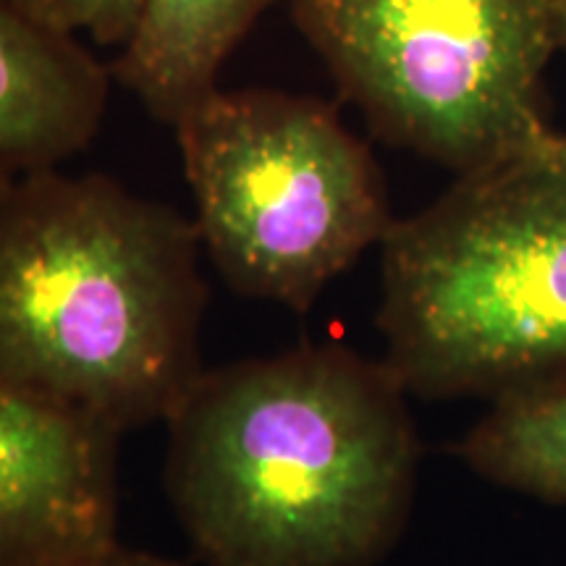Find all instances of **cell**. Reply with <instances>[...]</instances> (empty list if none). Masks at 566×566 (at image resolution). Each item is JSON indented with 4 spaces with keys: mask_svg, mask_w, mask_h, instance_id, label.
Masks as SVG:
<instances>
[{
    "mask_svg": "<svg viewBox=\"0 0 566 566\" xmlns=\"http://www.w3.org/2000/svg\"><path fill=\"white\" fill-rule=\"evenodd\" d=\"M384 359L302 344L202 370L168 415L166 491L208 566H375L415 506L422 443Z\"/></svg>",
    "mask_w": 566,
    "mask_h": 566,
    "instance_id": "obj_1",
    "label": "cell"
},
{
    "mask_svg": "<svg viewBox=\"0 0 566 566\" xmlns=\"http://www.w3.org/2000/svg\"><path fill=\"white\" fill-rule=\"evenodd\" d=\"M200 233L105 174L0 187V386L124 436L202 375Z\"/></svg>",
    "mask_w": 566,
    "mask_h": 566,
    "instance_id": "obj_2",
    "label": "cell"
},
{
    "mask_svg": "<svg viewBox=\"0 0 566 566\" xmlns=\"http://www.w3.org/2000/svg\"><path fill=\"white\" fill-rule=\"evenodd\" d=\"M384 363L424 401L566 384V147L457 176L380 242Z\"/></svg>",
    "mask_w": 566,
    "mask_h": 566,
    "instance_id": "obj_3",
    "label": "cell"
},
{
    "mask_svg": "<svg viewBox=\"0 0 566 566\" xmlns=\"http://www.w3.org/2000/svg\"><path fill=\"white\" fill-rule=\"evenodd\" d=\"M344 101L386 145L457 176L562 139L546 69L562 51L548 0H289Z\"/></svg>",
    "mask_w": 566,
    "mask_h": 566,
    "instance_id": "obj_4",
    "label": "cell"
},
{
    "mask_svg": "<svg viewBox=\"0 0 566 566\" xmlns=\"http://www.w3.org/2000/svg\"><path fill=\"white\" fill-rule=\"evenodd\" d=\"M174 129L200 242L250 300L307 313L396 221L370 147L317 97L218 87Z\"/></svg>",
    "mask_w": 566,
    "mask_h": 566,
    "instance_id": "obj_5",
    "label": "cell"
},
{
    "mask_svg": "<svg viewBox=\"0 0 566 566\" xmlns=\"http://www.w3.org/2000/svg\"><path fill=\"white\" fill-rule=\"evenodd\" d=\"M118 441L0 386V566H61L118 546Z\"/></svg>",
    "mask_w": 566,
    "mask_h": 566,
    "instance_id": "obj_6",
    "label": "cell"
},
{
    "mask_svg": "<svg viewBox=\"0 0 566 566\" xmlns=\"http://www.w3.org/2000/svg\"><path fill=\"white\" fill-rule=\"evenodd\" d=\"M111 66L0 0V187L59 168L101 132Z\"/></svg>",
    "mask_w": 566,
    "mask_h": 566,
    "instance_id": "obj_7",
    "label": "cell"
},
{
    "mask_svg": "<svg viewBox=\"0 0 566 566\" xmlns=\"http://www.w3.org/2000/svg\"><path fill=\"white\" fill-rule=\"evenodd\" d=\"M275 0H145L111 74L158 122L176 126L221 84L223 63Z\"/></svg>",
    "mask_w": 566,
    "mask_h": 566,
    "instance_id": "obj_8",
    "label": "cell"
},
{
    "mask_svg": "<svg viewBox=\"0 0 566 566\" xmlns=\"http://www.w3.org/2000/svg\"><path fill=\"white\" fill-rule=\"evenodd\" d=\"M457 457L488 483L566 504V384L493 401Z\"/></svg>",
    "mask_w": 566,
    "mask_h": 566,
    "instance_id": "obj_9",
    "label": "cell"
},
{
    "mask_svg": "<svg viewBox=\"0 0 566 566\" xmlns=\"http://www.w3.org/2000/svg\"><path fill=\"white\" fill-rule=\"evenodd\" d=\"M48 30L76 38L84 32L103 48H124L137 34L145 0H13Z\"/></svg>",
    "mask_w": 566,
    "mask_h": 566,
    "instance_id": "obj_10",
    "label": "cell"
},
{
    "mask_svg": "<svg viewBox=\"0 0 566 566\" xmlns=\"http://www.w3.org/2000/svg\"><path fill=\"white\" fill-rule=\"evenodd\" d=\"M61 566H179V564L168 562V558L163 556L145 554V551H129L122 546H113L108 551H103V554L80 558V562H69Z\"/></svg>",
    "mask_w": 566,
    "mask_h": 566,
    "instance_id": "obj_11",
    "label": "cell"
},
{
    "mask_svg": "<svg viewBox=\"0 0 566 566\" xmlns=\"http://www.w3.org/2000/svg\"><path fill=\"white\" fill-rule=\"evenodd\" d=\"M558 24V38H562V51L566 53V0H548Z\"/></svg>",
    "mask_w": 566,
    "mask_h": 566,
    "instance_id": "obj_12",
    "label": "cell"
},
{
    "mask_svg": "<svg viewBox=\"0 0 566 566\" xmlns=\"http://www.w3.org/2000/svg\"><path fill=\"white\" fill-rule=\"evenodd\" d=\"M564 147H566V132H564Z\"/></svg>",
    "mask_w": 566,
    "mask_h": 566,
    "instance_id": "obj_13",
    "label": "cell"
}]
</instances>
